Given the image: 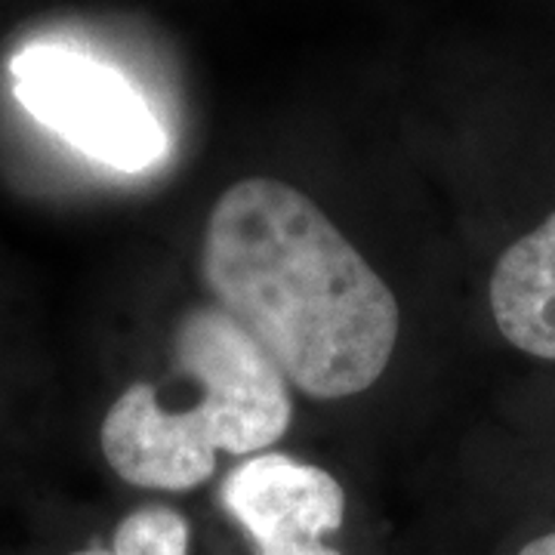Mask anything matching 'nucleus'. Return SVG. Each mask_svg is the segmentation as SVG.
<instances>
[{"label": "nucleus", "mask_w": 555, "mask_h": 555, "mask_svg": "<svg viewBox=\"0 0 555 555\" xmlns=\"http://www.w3.org/2000/svg\"><path fill=\"white\" fill-rule=\"evenodd\" d=\"M10 83L40 127L112 170L142 173L170 152L167 130L137 83L83 50L28 43L10 60Z\"/></svg>", "instance_id": "obj_3"}, {"label": "nucleus", "mask_w": 555, "mask_h": 555, "mask_svg": "<svg viewBox=\"0 0 555 555\" xmlns=\"http://www.w3.org/2000/svg\"><path fill=\"white\" fill-rule=\"evenodd\" d=\"M518 555H555V534H543L531 540Z\"/></svg>", "instance_id": "obj_8"}, {"label": "nucleus", "mask_w": 555, "mask_h": 555, "mask_svg": "<svg viewBox=\"0 0 555 555\" xmlns=\"http://www.w3.org/2000/svg\"><path fill=\"white\" fill-rule=\"evenodd\" d=\"M72 555H189V521L170 506H142L124 518L112 546H90Z\"/></svg>", "instance_id": "obj_6"}, {"label": "nucleus", "mask_w": 555, "mask_h": 555, "mask_svg": "<svg viewBox=\"0 0 555 555\" xmlns=\"http://www.w3.org/2000/svg\"><path fill=\"white\" fill-rule=\"evenodd\" d=\"M222 503L257 550L324 540L339 531L346 516V494L337 478L287 454L244 460L222 481Z\"/></svg>", "instance_id": "obj_4"}, {"label": "nucleus", "mask_w": 555, "mask_h": 555, "mask_svg": "<svg viewBox=\"0 0 555 555\" xmlns=\"http://www.w3.org/2000/svg\"><path fill=\"white\" fill-rule=\"evenodd\" d=\"M173 364L201 383L195 408H170L137 383L102 420V454L127 485L192 491L214 476L217 451L259 454L291 429L287 379L217 302L179 318Z\"/></svg>", "instance_id": "obj_2"}, {"label": "nucleus", "mask_w": 555, "mask_h": 555, "mask_svg": "<svg viewBox=\"0 0 555 555\" xmlns=\"http://www.w3.org/2000/svg\"><path fill=\"white\" fill-rule=\"evenodd\" d=\"M259 555H343L334 546H327L324 540H299V543H281V546H269L259 550Z\"/></svg>", "instance_id": "obj_7"}, {"label": "nucleus", "mask_w": 555, "mask_h": 555, "mask_svg": "<svg viewBox=\"0 0 555 555\" xmlns=\"http://www.w3.org/2000/svg\"><path fill=\"white\" fill-rule=\"evenodd\" d=\"M491 312L506 343L555 361V214L500 257Z\"/></svg>", "instance_id": "obj_5"}, {"label": "nucleus", "mask_w": 555, "mask_h": 555, "mask_svg": "<svg viewBox=\"0 0 555 555\" xmlns=\"http://www.w3.org/2000/svg\"><path fill=\"white\" fill-rule=\"evenodd\" d=\"M217 306L309 398L374 386L398 339V302L339 229L278 179L235 182L204 232Z\"/></svg>", "instance_id": "obj_1"}]
</instances>
